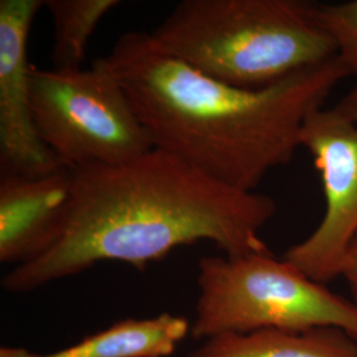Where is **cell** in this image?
I'll use <instances>...</instances> for the list:
<instances>
[{
	"instance_id": "6da1fadb",
	"label": "cell",
	"mask_w": 357,
	"mask_h": 357,
	"mask_svg": "<svg viewBox=\"0 0 357 357\" xmlns=\"http://www.w3.org/2000/svg\"><path fill=\"white\" fill-rule=\"evenodd\" d=\"M70 172L73 203L64 237L47 255L7 273L1 284L8 293H31L105 261L144 271L199 241L227 255L268 252L259 230L275 215V200L217 181L172 153L153 149L123 165Z\"/></svg>"
},
{
	"instance_id": "7a4b0ae2",
	"label": "cell",
	"mask_w": 357,
	"mask_h": 357,
	"mask_svg": "<svg viewBox=\"0 0 357 357\" xmlns=\"http://www.w3.org/2000/svg\"><path fill=\"white\" fill-rule=\"evenodd\" d=\"M153 147L241 191L289 165L308 115L349 77L335 57L261 89L206 76L169 54L149 32H128L103 56Z\"/></svg>"
},
{
	"instance_id": "3957f363",
	"label": "cell",
	"mask_w": 357,
	"mask_h": 357,
	"mask_svg": "<svg viewBox=\"0 0 357 357\" xmlns=\"http://www.w3.org/2000/svg\"><path fill=\"white\" fill-rule=\"evenodd\" d=\"M151 36L202 73L243 89L337 57L317 3L307 0H183Z\"/></svg>"
},
{
	"instance_id": "277c9868",
	"label": "cell",
	"mask_w": 357,
	"mask_h": 357,
	"mask_svg": "<svg viewBox=\"0 0 357 357\" xmlns=\"http://www.w3.org/2000/svg\"><path fill=\"white\" fill-rule=\"evenodd\" d=\"M191 335L337 328L357 340V306L273 253L204 257Z\"/></svg>"
},
{
	"instance_id": "5b68a950",
	"label": "cell",
	"mask_w": 357,
	"mask_h": 357,
	"mask_svg": "<svg viewBox=\"0 0 357 357\" xmlns=\"http://www.w3.org/2000/svg\"><path fill=\"white\" fill-rule=\"evenodd\" d=\"M29 88L38 135L68 168L123 165L155 149L103 57L89 69L32 65Z\"/></svg>"
},
{
	"instance_id": "8992f818",
	"label": "cell",
	"mask_w": 357,
	"mask_h": 357,
	"mask_svg": "<svg viewBox=\"0 0 357 357\" xmlns=\"http://www.w3.org/2000/svg\"><path fill=\"white\" fill-rule=\"evenodd\" d=\"M301 147L311 153L319 171L324 215L317 229L291 246L284 259L324 284L342 275L345 255L357 237V125L333 107H321L308 115Z\"/></svg>"
},
{
	"instance_id": "52a82bcc",
	"label": "cell",
	"mask_w": 357,
	"mask_h": 357,
	"mask_svg": "<svg viewBox=\"0 0 357 357\" xmlns=\"http://www.w3.org/2000/svg\"><path fill=\"white\" fill-rule=\"evenodd\" d=\"M41 0L0 1V176L41 178L65 167L38 135L28 38Z\"/></svg>"
},
{
	"instance_id": "ba28073f",
	"label": "cell",
	"mask_w": 357,
	"mask_h": 357,
	"mask_svg": "<svg viewBox=\"0 0 357 357\" xmlns=\"http://www.w3.org/2000/svg\"><path fill=\"white\" fill-rule=\"evenodd\" d=\"M70 168L41 178L0 176V262L22 266L64 237L72 216Z\"/></svg>"
},
{
	"instance_id": "9c48e42d",
	"label": "cell",
	"mask_w": 357,
	"mask_h": 357,
	"mask_svg": "<svg viewBox=\"0 0 357 357\" xmlns=\"http://www.w3.org/2000/svg\"><path fill=\"white\" fill-rule=\"evenodd\" d=\"M188 332V320L165 312L150 319L121 320L53 354L41 355L24 348L1 347L0 357H168Z\"/></svg>"
},
{
	"instance_id": "30bf717a",
	"label": "cell",
	"mask_w": 357,
	"mask_h": 357,
	"mask_svg": "<svg viewBox=\"0 0 357 357\" xmlns=\"http://www.w3.org/2000/svg\"><path fill=\"white\" fill-rule=\"evenodd\" d=\"M357 340L337 328L221 335L185 357H357Z\"/></svg>"
},
{
	"instance_id": "8fae6325",
	"label": "cell",
	"mask_w": 357,
	"mask_h": 357,
	"mask_svg": "<svg viewBox=\"0 0 357 357\" xmlns=\"http://www.w3.org/2000/svg\"><path fill=\"white\" fill-rule=\"evenodd\" d=\"M121 6L119 0H48L54 33L52 68L56 70L81 69L86 48L103 17Z\"/></svg>"
},
{
	"instance_id": "7c38bea8",
	"label": "cell",
	"mask_w": 357,
	"mask_h": 357,
	"mask_svg": "<svg viewBox=\"0 0 357 357\" xmlns=\"http://www.w3.org/2000/svg\"><path fill=\"white\" fill-rule=\"evenodd\" d=\"M317 11L321 26L335 43L337 59L357 81V0L317 3Z\"/></svg>"
},
{
	"instance_id": "4fadbf2b",
	"label": "cell",
	"mask_w": 357,
	"mask_h": 357,
	"mask_svg": "<svg viewBox=\"0 0 357 357\" xmlns=\"http://www.w3.org/2000/svg\"><path fill=\"white\" fill-rule=\"evenodd\" d=\"M340 277H344L345 281L348 282L354 296L352 302L357 306V237L345 255Z\"/></svg>"
},
{
	"instance_id": "5bb4252c",
	"label": "cell",
	"mask_w": 357,
	"mask_h": 357,
	"mask_svg": "<svg viewBox=\"0 0 357 357\" xmlns=\"http://www.w3.org/2000/svg\"><path fill=\"white\" fill-rule=\"evenodd\" d=\"M332 107L335 109V112L344 116L345 119L357 125V81L356 85Z\"/></svg>"
}]
</instances>
